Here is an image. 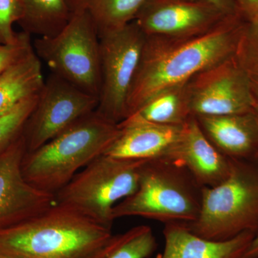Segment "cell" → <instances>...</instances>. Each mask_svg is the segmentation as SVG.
Wrapping results in <instances>:
<instances>
[{"label": "cell", "mask_w": 258, "mask_h": 258, "mask_svg": "<svg viewBox=\"0 0 258 258\" xmlns=\"http://www.w3.org/2000/svg\"><path fill=\"white\" fill-rule=\"evenodd\" d=\"M245 21L240 16L228 18L211 31L189 38L146 36L127 100V117L163 90L187 82L235 55Z\"/></svg>", "instance_id": "obj_1"}, {"label": "cell", "mask_w": 258, "mask_h": 258, "mask_svg": "<svg viewBox=\"0 0 258 258\" xmlns=\"http://www.w3.org/2000/svg\"><path fill=\"white\" fill-rule=\"evenodd\" d=\"M111 235V229L55 203L0 230V254L8 258H90Z\"/></svg>", "instance_id": "obj_2"}, {"label": "cell", "mask_w": 258, "mask_h": 258, "mask_svg": "<svg viewBox=\"0 0 258 258\" xmlns=\"http://www.w3.org/2000/svg\"><path fill=\"white\" fill-rule=\"evenodd\" d=\"M118 132V123L96 110L38 149L25 153L24 178L37 189L55 195L80 169L104 154Z\"/></svg>", "instance_id": "obj_3"}, {"label": "cell", "mask_w": 258, "mask_h": 258, "mask_svg": "<svg viewBox=\"0 0 258 258\" xmlns=\"http://www.w3.org/2000/svg\"><path fill=\"white\" fill-rule=\"evenodd\" d=\"M202 199L203 186L184 165L166 158L147 160L137 191L115 205L112 218L136 216L164 225L189 224L198 218Z\"/></svg>", "instance_id": "obj_4"}, {"label": "cell", "mask_w": 258, "mask_h": 258, "mask_svg": "<svg viewBox=\"0 0 258 258\" xmlns=\"http://www.w3.org/2000/svg\"><path fill=\"white\" fill-rule=\"evenodd\" d=\"M185 225L195 235L214 241L229 240L246 231L257 233L258 159H231L227 179L203 187L198 218Z\"/></svg>", "instance_id": "obj_5"}, {"label": "cell", "mask_w": 258, "mask_h": 258, "mask_svg": "<svg viewBox=\"0 0 258 258\" xmlns=\"http://www.w3.org/2000/svg\"><path fill=\"white\" fill-rule=\"evenodd\" d=\"M147 160L103 154L91 161L55 195V203L111 229L113 208L133 195Z\"/></svg>", "instance_id": "obj_6"}, {"label": "cell", "mask_w": 258, "mask_h": 258, "mask_svg": "<svg viewBox=\"0 0 258 258\" xmlns=\"http://www.w3.org/2000/svg\"><path fill=\"white\" fill-rule=\"evenodd\" d=\"M32 46L50 74L98 98L101 87L100 39L87 12L76 10L62 31L53 37H37Z\"/></svg>", "instance_id": "obj_7"}, {"label": "cell", "mask_w": 258, "mask_h": 258, "mask_svg": "<svg viewBox=\"0 0 258 258\" xmlns=\"http://www.w3.org/2000/svg\"><path fill=\"white\" fill-rule=\"evenodd\" d=\"M101 87L96 111L119 123L140 62L146 35L135 22L99 35Z\"/></svg>", "instance_id": "obj_8"}, {"label": "cell", "mask_w": 258, "mask_h": 258, "mask_svg": "<svg viewBox=\"0 0 258 258\" xmlns=\"http://www.w3.org/2000/svg\"><path fill=\"white\" fill-rule=\"evenodd\" d=\"M98 98L52 74L45 80L23 132L27 152L38 149L96 111Z\"/></svg>", "instance_id": "obj_9"}, {"label": "cell", "mask_w": 258, "mask_h": 258, "mask_svg": "<svg viewBox=\"0 0 258 258\" xmlns=\"http://www.w3.org/2000/svg\"><path fill=\"white\" fill-rule=\"evenodd\" d=\"M186 87L192 116L255 110L247 77L235 55L195 75Z\"/></svg>", "instance_id": "obj_10"}, {"label": "cell", "mask_w": 258, "mask_h": 258, "mask_svg": "<svg viewBox=\"0 0 258 258\" xmlns=\"http://www.w3.org/2000/svg\"><path fill=\"white\" fill-rule=\"evenodd\" d=\"M230 18L234 17L203 2L146 0L134 21L147 37L189 38L211 31Z\"/></svg>", "instance_id": "obj_11"}, {"label": "cell", "mask_w": 258, "mask_h": 258, "mask_svg": "<svg viewBox=\"0 0 258 258\" xmlns=\"http://www.w3.org/2000/svg\"><path fill=\"white\" fill-rule=\"evenodd\" d=\"M27 152L23 134L0 154V230L42 213L55 205V195L25 179L22 161Z\"/></svg>", "instance_id": "obj_12"}, {"label": "cell", "mask_w": 258, "mask_h": 258, "mask_svg": "<svg viewBox=\"0 0 258 258\" xmlns=\"http://www.w3.org/2000/svg\"><path fill=\"white\" fill-rule=\"evenodd\" d=\"M119 132L104 154L120 159H169L182 136L183 125L159 124L137 113L118 123Z\"/></svg>", "instance_id": "obj_13"}, {"label": "cell", "mask_w": 258, "mask_h": 258, "mask_svg": "<svg viewBox=\"0 0 258 258\" xmlns=\"http://www.w3.org/2000/svg\"><path fill=\"white\" fill-rule=\"evenodd\" d=\"M169 159L184 165L203 187L217 186L230 173L231 159L205 137L195 116L184 125L181 138Z\"/></svg>", "instance_id": "obj_14"}, {"label": "cell", "mask_w": 258, "mask_h": 258, "mask_svg": "<svg viewBox=\"0 0 258 258\" xmlns=\"http://www.w3.org/2000/svg\"><path fill=\"white\" fill-rule=\"evenodd\" d=\"M205 137L225 157L253 159L258 155V112L196 116Z\"/></svg>", "instance_id": "obj_15"}, {"label": "cell", "mask_w": 258, "mask_h": 258, "mask_svg": "<svg viewBox=\"0 0 258 258\" xmlns=\"http://www.w3.org/2000/svg\"><path fill=\"white\" fill-rule=\"evenodd\" d=\"M164 247L157 258H242L257 232L246 231L233 238L214 241L195 235L185 224L164 225Z\"/></svg>", "instance_id": "obj_16"}, {"label": "cell", "mask_w": 258, "mask_h": 258, "mask_svg": "<svg viewBox=\"0 0 258 258\" xmlns=\"http://www.w3.org/2000/svg\"><path fill=\"white\" fill-rule=\"evenodd\" d=\"M44 83L41 60L32 48L0 74V117L38 94Z\"/></svg>", "instance_id": "obj_17"}, {"label": "cell", "mask_w": 258, "mask_h": 258, "mask_svg": "<svg viewBox=\"0 0 258 258\" xmlns=\"http://www.w3.org/2000/svg\"><path fill=\"white\" fill-rule=\"evenodd\" d=\"M23 17L18 24L23 31L37 37L55 36L74 15L71 0H20Z\"/></svg>", "instance_id": "obj_18"}, {"label": "cell", "mask_w": 258, "mask_h": 258, "mask_svg": "<svg viewBox=\"0 0 258 258\" xmlns=\"http://www.w3.org/2000/svg\"><path fill=\"white\" fill-rule=\"evenodd\" d=\"M186 83L163 90L135 113L144 119L159 124L184 125L192 116Z\"/></svg>", "instance_id": "obj_19"}, {"label": "cell", "mask_w": 258, "mask_h": 258, "mask_svg": "<svg viewBox=\"0 0 258 258\" xmlns=\"http://www.w3.org/2000/svg\"><path fill=\"white\" fill-rule=\"evenodd\" d=\"M146 0H71L74 11L84 10L92 18L98 35L132 23Z\"/></svg>", "instance_id": "obj_20"}, {"label": "cell", "mask_w": 258, "mask_h": 258, "mask_svg": "<svg viewBox=\"0 0 258 258\" xmlns=\"http://www.w3.org/2000/svg\"><path fill=\"white\" fill-rule=\"evenodd\" d=\"M157 248L152 228L139 225L123 233L112 235L90 258H149Z\"/></svg>", "instance_id": "obj_21"}, {"label": "cell", "mask_w": 258, "mask_h": 258, "mask_svg": "<svg viewBox=\"0 0 258 258\" xmlns=\"http://www.w3.org/2000/svg\"><path fill=\"white\" fill-rule=\"evenodd\" d=\"M235 57L247 77L254 109L258 112V19L244 22Z\"/></svg>", "instance_id": "obj_22"}, {"label": "cell", "mask_w": 258, "mask_h": 258, "mask_svg": "<svg viewBox=\"0 0 258 258\" xmlns=\"http://www.w3.org/2000/svg\"><path fill=\"white\" fill-rule=\"evenodd\" d=\"M38 95L26 98L0 117V154L23 134L27 120L36 105Z\"/></svg>", "instance_id": "obj_23"}, {"label": "cell", "mask_w": 258, "mask_h": 258, "mask_svg": "<svg viewBox=\"0 0 258 258\" xmlns=\"http://www.w3.org/2000/svg\"><path fill=\"white\" fill-rule=\"evenodd\" d=\"M23 17L20 0H0V45H8L17 41L18 32L13 30Z\"/></svg>", "instance_id": "obj_24"}, {"label": "cell", "mask_w": 258, "mask_h": 258, "mask_svg": "<svg viewBox=\"0 0 258 258\" xmlns=\"http://www.w3.org/2000/svg\"><path fill=\"white\" fill-rule=\"evenodd\" d=\"M32 48L31 35L23 31L18 32L14 43L0 45V74Z\"/></svg>", "instance_id": "obj_25"}, {"label": "cell", "mask_w": 258, "mask_h": 258, "mask_svg": "<svg viewBox=\"0 0 258 258\" xmlns=\"http://www.w3.org/2000/svg\"><path fill=\"white\" fill-rule=\"evenodd\" d=\"M195 1L203 2L212 5L229 17H242L235 0H195Z\"/></svg>", "instance_id": "obj_26"}, {"label": "cell", "mask_w": 258, "mask_h": 258, "mask_svg": "<svg viewBox=\"0 0 258 258\" xmlns=\"http://www.w3.org/2000/svg\"><path fill=\"white\" fill-rule=\"evenodd\" d=\"M241 15L247 21L258 19V0H235Z\"/></svg>", "instance_id": "obj_27"}, {"label": "cell", "mask_w": 258, "mask_h": 258, "mask_svg": "<svg viewBox=\"0 0 258 258\" xmlns=\"http://www.w3.org/2000/svg\"><path fill=\"white\" fill-rule=\"evenodd\" d=\"M242 258H258V232L249 244Z\"/></svg>", "instance_id": "obj_28"}, {"label": "cell", "mask_w": 258, "mask_h": 258, "mask_svg": "<svg viewBox=\"0 0 258 258\" xmlns=\"http://www.w3.org/2000/svg\"><path fill=\"white\" fill-rule=\"evenodd\" d=\"M0 258H8L6 256L3 255V254H0Z\"/></svg>", "instance_id": "obj_29"}, {"label": "cell", "mask_w": 258, "mask_h": 258, "mask_svg": "<svg viewBox=\"0 0 258 258\" xmlns=\"http://www.w3.org/2000/svg\"><path fill=\"white\" fill-rule=\"evenodd\" d=\"M256 159H258V155L257 156V157H256Z\"/></svg>", "instance_id": "obj_30"}]
</instances>
